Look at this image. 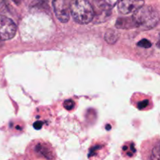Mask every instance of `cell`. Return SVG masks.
<instances>
[{"label":"cell","mask_w":160,"mask_h":160,"mask_svg":"<svg viewBox=\"0 0 160 160\" xmlns=\"http://www.w3.org/2000/svg\"><path fill=\"white\" fill-rule=\"evenodd\" d=\"M147 160H159V143L157 142L153 146Z\"/></svg>","instance_id":"30bf717a"},{"label":"cell","mask_w":160,"mask_h":160,"mask_svg":"<svg viewBox=\"0 0 160 160\" xmlns=\"http://www.w3.org/2000/svg\"><path fill=\"white\" fill-rule=\"evenodd\" d=\"M123 150L126 152L127 155H128V156H129V157H131V156H134V153L136 152V149L135 148H134V144H131V145H128V146H124L123 148Z\"/></svg>","instance_id":"8fae6325"},{"label":"cell","mask_w":160,"mask_h":160,"mask_svg":"<svg viewBox=\"0 0 160 160\" xmlns=\"http://www.w3.org/2000/svg\"><path fill=\"white\" fill-rule=\"evenodd\" d=\"M110 9L109 6H106L102 0H95L94 1V15L96 16L97 18L101 19L103 17H109L110 14Z\"/></svg>","instance_id":"8992f818"},{"label":"cell","mask_w":160,"mask_h":160,"mask_svg":"<svg viewBox=\"0 0 160 160\" xmlns=\"http://www.w3.org/2000/svg\"><path fill=\"white\" fill-rule=\"evenodd\" d=\"M116 27L120 29H128L135 28L132 17H120L116 22Z\"/></svg>","instance_id":"ba28073f"},{"label":"cell","mask_w":160,"mask_h":160,"mask_svg":"<svg viewBox=\"0 0 160 160\" xmlns=\"http://www.w3.org/2000/svg\"><path fill=\"white\" fill-rule=\"evenodd\" d=\"M17 33V25L10 18L0 15V40L12 38Z\"/></svg>","instance_id":"3957f363"},{"label":"cell","mask_w":160,"mask_h":160,"mask_svg":"<svg viewBox=\"0 0 160 160\" xmlns=\"http://www.w3.org/2000/svg\"><path fill=\"white\" fill-rule=\"evenodd\" d=\"M119 39V34L113 30H109L105 34V40L109 44H115Z\"/></svg>","instance_id":"9c48e42d"},{"label":"cell","mask_w":160,"mask_h":160,"mask_svg":"<svg viewBox=\"0 0 160 160\" xmlns=\"http://www.w3.org/2000/svg\"><path fill=\"white\" fill-rule=\"evenodd\" d=\"M145 5V0H120L118 2V10L120 13H134Z\"/></svg>","instance_id":"5b68a950"},{"label":"cell","mask_w":160,"mask_h":160,"mask_svg":"<svg viewBox=\"0 0 160 160\" xmlns=\"http://www.w3.org/2000/svg\"><path fill=\"white\" fill-rule=\"evenodd\" d=\"M52 5L58 20L62 23L68 22L70 15L69 0H53Z\"/></svg>","instance_id":"277c9868"},{"label":"cell","mask_w":160,"mask_h":160,"mask_svg":"<svg viewBox=\"0 0 160 160\" xmlns=\"http://www.w3.org/2000/svg\"><path fill=\"white\" fill-rule=\"evenodd\" d=\"M70 12L75 22L87 24L94 19L93 6L88 0H73L70 5Z\"/></svg>","instance_id":"7a4b0ae2"},{"label":"cell","mask_w":160,"mask_h":160,"mask_svg":"<svg viewBox=\"0 0 160 160\" xmlns=\"http://www.w3.org/2000/svg\"><path fill=\"white\" fill-rule=\"evenodd\" d=\"M7 10V5L4 0H0V12H4Z\"/></svg>","instance_id":"9a60e30c"},{"label":"cell","mask_w":160,"mask_h":160,"mask_svg":"<svg viewBox=\"0 0 160 160\" xmlns=\"http://www.w3.org/2000/svg\"><path fill=\"white\" fill-rule=\"evenodd\" d=\"M42 127V123L41 121H38L35 122L34 123V128H35L36 130H40Z\"/></svg>","instance_id":"e0dca14e"},{"label":"cell","mask_w":160,"mask_h":160,"mask_svg":"<svg viewBox=\"0 0 160 160\" xmlns=\"http://www.w3.org/2000/svg\"><path fill=\"white\" fill-rule=\"evenodd\" d=\"M148 105V100H144V101L140 102L138 104V109H145V107H147Z\"/></svg>","instance_id":"2e32d148"},{"label":"cell","mask_w":160,"mask_h":160,"mask_svg":"<svg viewBox=\"0 0 160 160\" xmlns=\"http://www.w3.org/2000/svg\"><path fill=\"white\" fill-rule=\"evenodd\" d=\"M73 106H74V102L72 100H67L64 102V107L67 110H71L73 108Z\"/></svg>","instance_id":"5bb4252c"},{"label":"cell","mask_w":160,"mask_h":160,"mask_svg":"<svg viewBox=\"0 0 160 160\" xmlns=\"http://www.w3.org/2000/svg\"><path fill=\"white\" fill-rule=\"evenodd\" d=\"M138 45L142 47V48H148L152 46V43L149 42V41L147 40V39H142V41H140V42L138 43Z\"/></svg>","instance_id":"7c38bea8"},{"label":"cell","mask_w":160,"mask_h":160,"mask_svg":"<svg viewBox=\"0 0 160 160\" xmlns=\"http://www.w3.org/2000/svg\"><path fill=\"white\" fill-rule=\"evenodd\" d=\"M135 28L142 30H150L158 24L159 14L157 9L152 6H143L132 16Z\"/></svg>","instance_id":"6da1fadb"},{"label":"cell","mask_w":160,"mask_h":160,"mask_svg":"<svg viewBox=\"0 0 160 160\" xmlns=\"http://www.w3.org/2000/svg\"><path fill=\"white\" fill-rule=\"evenodd\" d=\"M106 6H109V8H112L117 5V3L118 2L119 0H102Z\"/></svg>","instance_id":"4fadbf2b"},{"label":"cell","mask_w":160,"mask_h":160,"mask_svg":"<svg viewBox=\"0 0 160 160\" xmlns=\"http://www.w3.org/2000/svg\"><path fill=\"white\" fill-rule=\"evenodd\" d=\"M34 152L36 155L46 160H52L54 158L52 151L44 144H38L34 147Z\"/></svg>","instance_id":"52a82bcc"},{"label":"cell","mask_w":160,"mask_h":160,"mask_svg":"<svg viewBox=\"0 0 160 160\" xmlns=\"http://www.w3.org/2000/svg\"><path fill=\"white\" fill-rule=\"evenodd\" d=\"M12 2H13L14 3H15V4H17V5H20V3L22 2V1H23V0H12Z\"/></svg>","instance_id":"ac0fdd59"}]
</instances>
